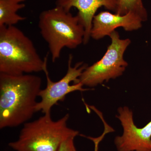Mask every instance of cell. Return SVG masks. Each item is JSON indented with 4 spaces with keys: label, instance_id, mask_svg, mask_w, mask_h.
Returning <instances> with one entry per match:
<instances>
[{
    "label": "cell",
    "instance_id": "cell-1",
    "mask_svg": "<svg viewBox=\"0 0 151 151\" xmlns=\"http://www.w3.org/2000/svg\"><path fill=\"white\" fill-rule=\"evenodd\" d=\"M42 79L32 74L0 73V129L25 124L36 113Z\"/></svg>",
    "mask_w": 151,
    "mask_h": 151
},
{
    "label": "cell",
    "instance_id": "cell-2",
    "mask_svg": "<svg viewBox=\"0 0 151 151\" xmlns=\"http://www.w3.org/2000/svg\"><path fill=\"white\" fill-rule=\"evenodd\" d=\"M43 59L31 40L15 26L0 27V73L11 75L43 71Z\"/></svg>",
    "mask_w": 151,
    "mask_h": 151
},
{
    "label": "cell",
    "instance_id": "cell-3",
    "mask_svg": "<svg viewBox=\"0 0 151 151\" xmlns=\"http://www.w3.org/2000/svg\"><path fill=\"white\" fill-rule=\"evenodd\" d=\"M38 27L53 62L59 58L64 47L74 49L83 43L85 29L79 17L59 6L41 13Z\"/></svg>",
    "mask_w": 151,
    "mask_h": 151
},
{
    "label": "cell",
    "instance_id": "cell-4",
    "mask_svg": "<svg viewBox=\"0 0 151 151\" xmlns=\"http://www.w3.org/2000/svg\"><path fill=\"white\" fill-rule=\"evenodd\" d=\"M69 118V114H66L55 121L48 113L27 122L18 139L9 143V147L15 151H57L64 140L79 134L78 131L68 126Z\"/></svg>",
    "mask_w": 151,
    "mask_h": 151
},
{
    "label": "cell",
    "instance_id": "cell-5",
    "mask_svg": "<svg viewBox=\"0 0 151 151\" xmlns=\"http://www.w3.org/2000/svg\"><path fill=\"white\" fill-rule=\"evenodd\" d=\"M109 36L111 43L104 56L93 65L87 66L77 83L80 82L84 86L93 87L123 74L128 65L124 59V52L131 43V40L120 38L116 31Z\"/></svg>",
    "mask_w": 151,
    "mask_h": 151
},
{
    "label": "cell",
    "instance_id": "cell-6",
    "mask_svg": "<svg viewBox=\"0 0 151 151\" xmlns=\"http://www.w3.org/2000/svg\"><path fill=\"white\" fill-rule=\"evenodd\" d=\"M73 58L72 55H69L66 74L55 82L50 79L47 70V60L46 61L43 72L46 75L47 85L44 89L40 90L39 94L41 100L37 105L36 112L41 111L44 114L50 113L53 106L59 101L64 100L65 96L69 93L76 91L84 92L90 90L83 88L84 85L80 82L77 83L79 77L88 66L87 64L80 62L72 66Z\"/></svg>",
    "mask_w": 151,
    "mask_h": 151
},
{
    "label": "cell",
    "instance_id": "cell-7",
    "mask_svg": "<svg viewBox=\"0 0 151 151\" xmlns=\"http://www.w3.org/2000/svg\"><path fill=\"white\" fill-rule=\"evenodd\" d=\"M116 118L120 120L123 134L117 136L114 143L118 151H151V121L145 127L138 128L132 111L127 107H120Z\"/></svg>",
    "mask_w": 151,
    "mask_h": 151
},
{
    "label": "cell",
    "instance_id": "cell-8",
    "mask_svg": "<svg viewBox=\"0 0 151 151\" xmlns=\"http://www.w3.org/2000/svg\"><path fill=\"white\" fill-rule=\"evenodd\" d=\"M142 19L134 13L121 15L103 11L93 18L90 37L98 40L106 36H109L119 27H122L127 31L137 30L142 27Z\"/></svg>",
    "mask_w": 151,
    "mask_h": 151
},
{
    "label": "cell",
    "instance_id": "cell-9",
    "mask_svg": "<svg viewBox=\"0 0 151 151\" xmlns=\"http://www.w3.org/2000/svg\"><path fill=\"white\" fill-rule=\"evenodd\" d=\"M118 0H56V6L61 7L67 12L72 8L78 10V16L84 26L85 35L83 43L86 44L90 39L93 18L97 10L101 7L116 12Z\"/></svg>",
    "mask_w": 151,
    "mask_h": 151
},
{
    "label": "cell",
    "instance_id": "cell-10",
    "mask_svg": "<svg viewBox=\"0 0 151 151\" xmlns=\"http://www.w3.org/2000/svg\"><path fill=\"white\" fill-rule=\"evenodd\" d=\"M26 0H0V27L15 26L23 21L26 17L17 14L24 8Z\"/></svg>",
    "mask_w": 151,
    "mask_h": 151
},
{
    "label": "cell",
    "instance_id": "cell-11",
    "mask_svg": "<svg viewBox=\"0 0 151 151\" xmlns=\"http://www.w3.org/2000/svg\"><path fill=\"white\" fill-rule=\"evenodd\" d=\"M129 12L137 15L143 22L147 20V12L144 5L142 0H118L115 13L123 15Z\"/></svg>",
    "mask_w": 151,
    "mask_h": 151
},
{
    "label": "cell",
    "instance_id": "cell-12",
    "mask_svg": "<svg viewBox=\"0 0 151 151\" xmlns=\"http://www.w3.org/2000/svg\"><path fill=\"white\" fill-rule=\"evenodd\" d=\"M75 136L68 137L64 140L60 145L57 151H77L74 145Z\"/></svg>",
    "mask_w": 151,
    "mask_h": 151
},
{
    "label": "cell",
    "instance_id": "cell-13",
    "mask_svg": "<svg viewBox=\"0 0 151 151\" xmlns=\"http://www.w3.org/2000/svg\"></svg>",
    "mask_w": 151,
    "mask_h": 151
}]
</instances>
